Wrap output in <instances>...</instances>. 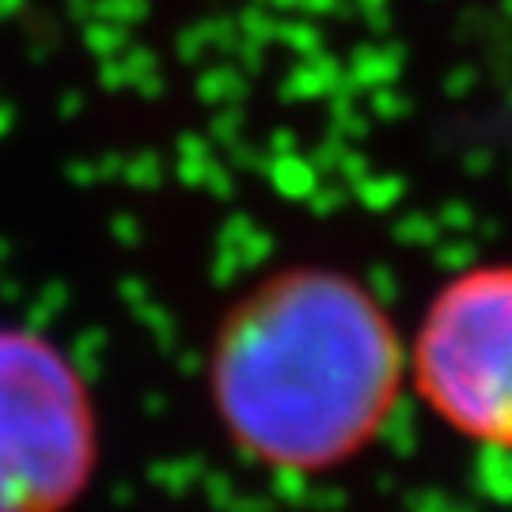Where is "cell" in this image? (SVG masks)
Instances as JSON below:
<instances>
[{
  "label": "cell",
  "instance_id": "2",
  "mask_svg": "<svg viewBox=\"0 0 512 512\" xmlns=\"http://www.w3.org/2000/svg\"><path fill=\"white\" fill-rule=\"evenodd\" d=\"M406 391L459 440L512 452V258L467 266L429 296L406 338Z\"/></svg>",
  "mask_w": 512,
  "mask_h": 512
},
{
  "label": "cell",
  "instance_id": "1",
  "mask_svg": "<svg viewBox=\"0 0 512 512\" xmlns=\"http://www.w3.org/2000/svg\"><path fill=\"white\" fill-rule=\"evenodd\" d=\"M406 395V338L361 277L300 266L228 311L213 403L239 452L270 471L323 475L365 456Z\"/></svg>",
  "mask_w": 512,
  "mask_h": 512
},
{
  "label": "cell",
  "instance_id": "3",
  "mask_svg": "<svg viewBox=\"0 0 512 512\" xmlns=\"http://www.w3.org/2000/svg\"><path fill=\"white\" fill-rule=\"evenodd\" d=\"M99 463L92 399L69 357L0 330V512H69Z\"/></svg>",
  "mask_w": 512,
  "mask_h": 512
}]
</instances>
